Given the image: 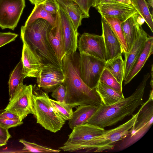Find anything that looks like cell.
<instances>
[{"label": "cell", "instance_id": "34", "mask_svg": "<svg viewBox=\"0 0 153 153\" xmlns=\"http://www.w3.org/2000/svg\"><path fill=\"white\" fill-rule=\"evenodd\" d=\"M76 3L88 18L89 10L91 7H94L95 0H72Z\"/></svg>", "mask_w": 153, "mask_h": 153}, {"label": "cell", "instance_id": "9", "mask_svg": "<svg viewBox=\"0 0 153 153\" xmlns=\"http://www.w3.org/2000/svg\"><path fill=\"white\" fill-rule=\"evenodd\" d=\"M106 61L85 53H80V76L83 82L91 89L97 86L105 68Z\"/></svg>", "mask_w": 153, "mask_h": 153}, {"label": "cell", "instance_id": "13", "mask_svg": "<svg viewBox=\"0 0 153 153\" xmlns=\"http://www.w3.org/2000/svg\"><path fill=\"white\" fill-rule=\"evenodd\" d=\"M58 14L64 38L65 54L73 53L77 48L78 33L71 21L59 5Z\"/></svg>", "mask_w": 153, "mask_h": 153}, {"label": "cell", "instance_id": "23", "mask_svg": "<svg viewBox=\"0 0 153 153\" xmlns=\"http://www.w3.org/2000/svg\"><path fill=\"white\" fill-rule=\"evenodd\" d=\"M95 90L101 100V104L108 105L123 99V92L115 91L99 81Z\"/></svg>", "mask_w": 153, "mask_h": 153}, {"label": "cell", "instance_id": "6", "mask_svg": "<svg viewBox=\"0 0 153 153\" xmlns=\"http://www.w3.org/2000/svg\"><path fill=\"white\" fill-rule=\"evenodd\" d=\"M137 114L138 112L133 115L128 120L118 127L105 130L102 134L93 137L82 146L81 151L85 150L87 152L94 150L93 152H96L112 149L116 143L127 136Z\"/></svg>", "mask_w": 153, "mask_h": 153}, {"label": "cell", "instance_id": "33", "mask_svg": "<svg viewBox=\"0 0 153 153\" xmlns=\"http://www.w3.org/2000/svg\"><path fill=\"white\" fill-rule=\"evenodd\" d=\"M42 4L44 8L48 12L55 15L58 14L59 6L56 0H45Z\"/></svg>", "mask_w": 153, "mask_h": 153}, {"label": "cell", "instance_id": "38", "mask_svg": "<svg viewBox=\"0 0 153 153\" xmlns=\"http://www.w3.org/2000/svg\"><path fill=\"white\" fill-rule=\"evenodd\" d=\"M11 137L8 129L4 128L0 125V138L7 142Z\"/></svg>", "mask_w": 153, "mask_h": 153}, {"label": "cell", "instance_id": "31", "mask_svg": "<svg viewBox=\"0 0 153 153\" xmlns=\"http://www.w3.org/2000/svg\"><path fill=\"white\" fill-rule=\"evenodd\" d=\"M99 81L115 91L122 92V85L105 68L100 76Z\"/></svg>", "mask_w": 153, "mask_h": 153}, {"label": "cell", "instance_id": "20", "mask_svg": "<svg viewBox=\"0 0 153 153\" xmlns=\"http://www.w3.org/2000/svg\"><path fill=\"white\" fill-rule=\"evenodd\" d=\"M153 37L148 35L143 50L123 80L124 85L129 83L140 71L149 56L153 54Z\"/></svg>", "mask_w": 153, "mask_h": 153}, {"label": "cell", "instance_id": "11", "mask_svg": "<svg viewBox=\"0 0 153 153\" xmlns=\"http://www.w3.org/2000/svg\"><path fill=\"white\" fill-rule=\"evenodd\" d=\"M79 53L94 56L102 61H107L105 48L102 36L85 33L78 41Z\"/></svg>", "mask_w": 153, "mask_h": 153}, {"label": "cell", "instance_id": "1", "mask_svg": "<svg viewBox=\"0 0 153 153\" xmlns=\"http://www.w3.org/2000/svg\"><path fill=\"white\" fill-rule=\"evenodd\" d=\"M80 53L65 54L62 60L65 75L63 85L66 89L65 103L72 108L81 105L99 106L100 98L95 89H91L81 78L79 71Z\"/></svg>", "mask_w": 153, "mask_h": 153}, {"label": "cell", "instance_id": "15", "mask_svg": "<svg viewBox=\"0 0 153 153\" xmlns=\"http://www.w3.org/2000/svg\"><path fill=\"white\" fill-rule=\"evenodd\" d=\"M148 35L140 26L137 31L131 47L128 52L124 53V77L126 78L136 59L142 51Z\"/></svg>", "mask_w": 153, "mask_h": 153}, {"label": "cell", "instance_id": "22", "mask_svg": "<svg viewBox=\"0 0 153 153\" xmlns=\"http://www.w3.org/2000/svg\"><path fill=\"white\" fill-rule=\"evenodd\" d=\"M98 107L90 105L78 106L73 112L72 117L68 121L69 128L72 130L77 126L86 123L96 112Z\"/></svg>", "mask_w": 153, "mask_h": 153}, {"label": "cell", "instance_id": "29", "mask_svg": "<svg viewBox=\"0 0 153 153\" xmlns=\"http://www.w3.org/2000/svg\"><path fill=\"white\" fill-rule=\"evenodd\" d=\"M19 142L24 146L22 150L27 152L58 153L61 151L60 150L53 149L29 142L24 139H20Z\"/></svg>", "mask_w": 153, "mask_h": 153}, {"label": "cell", "instance_id": "25", "mask_svg": "<svg viewBox=\"0 0 153 153\" xmlns=\"http://www.w3.org/2000/svg\"><path fill=\"white\" fill-rule=\"evenodd\" d=\"M23 66L21 59L16 66L10 75L8 82L9 100L13 96L18 86L23 83L26 77L23 71Z\"/></svg>", "mask_w": 153, "mask_h": 153}, {"label": "cell", "instance_id": "40", "mask_svg": "<svg viewBox=\"0 0 153 153\" xmlns=\"http://www.w3.org/2000/svg\"><path fill=\"white\" fill-rule=\"evenodd\" d=\"M117 2L126 4H131V0H115Z\"/></svg>", "mask_w": 153, "mask_h": 153}, {"label": "cell", "instance_id": "19", "mask_svg": "<svg viewBox=\"0 0 153 153\" xmlns=\"http://www.w3.org/2000/svg\"><path fill=\"white\" fill-rule=\"evenodd\" d=\"M144 22V20L137 13L122 22L121 26L128 51L133 43L139 27L142 26Z\"/></svg>", "mask_w": 153, "mask_h": 153}, {"label": "cell", "instance_id": "10", "mask_svg": "<svg viewBox=\"0 0 153 153\" xmlns=\"http://www.w3.org/2000/svg\"><path fill=\"white\" fill-rule=\"evenodd\" d=\"M25 7V0H0V27L13 30Z\"/></svg>", "mask_w": 153, "mask_h": 153}, {"label": "cell", "instance_id": "39", "mask_svg": "<svg viewBox=\"0 0 153 153\" xmlns=\"http://www.w3.org/2000/svg\"><path fill=\"white\" fill-rule=\"evenodd\" d=\"M118 3L115 0H95L94 7L102 4ZM119 3V2H118Z\"/></svg>", "mask_w": 153, "mask_h": 153}, {"label": "cell", "instance_id": "36", "mask_svg": "<svg viewBox=\"0 0 153 153\" xmlns=\"http://www.w3.org/2000/svg\"><path fill=\"white\" fill-rule=\"evenodd\" d=\"M23 123L22 121L19 119H6L0 118V125L5 128H9L15 127Z\"/></svg>", "mask_w": 153, "mask_h": 153}, {"label": "cell", "instance_id": "30", "mask_svg": "<svg viewBox=\"0 0 153 153\" xmlns=\"http://www.w3.org/2000/svg\"><path fill=\"white\" fill-rule=\"evenodd\" d=\"M49 100L59 114L65 121H69L71 118L73 111L70 105L50 98Z\"/></svg>", "mask_w": 153, "mask_h": 153}, {"label": "cell", "instance_id": "8", "mask_svg": "<svg viewBox=\"0 0 153 153\" xmlns=\"http://www.w3.org/2000/svg\"><path fill=\"white\" fill-rule=\"evenodd\" d=\"M33 88L32 85L20 84L4 110L17 115L20 121L28 114H33Z\"/></svg>", "mask_w": 153, "mask_h": 153}, {"label": "cell", "instance_id": "3", "mask_svg": "<svg viewBox=\"0 0 153 153\" xmlns=\"http://www.w3.org/2000/svg\"><path fill=\"white\" fill-rule=\"evenodd\" d=\"M43 19H38L21 28L20 37L26 44L42 59L44 64H50L62 68L47 38V33L52 27Z\"/></svg>", "mask_w": 153, "mask_h": 153}, {"label": "cell", "instance_id": "12", "mask_svg": "<svg viewBox=\"0 0 153 153\" xmlns=\"http://www.w3.org/2000/svg\"><path fill=\"white\" fill-rule=\"evenodd\" d=\"M36 79L37 86L48 93L63 83L65 75L62 68L45 64Z\"/></svg>", "mask_w": 153, "mask_h": 153}, {"label": "cell", "instance_id": "4", "mask_svg": "<svg viewBox=\"0 0 153 153\" xmlns=\"http://www.w3.org/2000/svg\"><path fill=\"white\" fill-rule=\"evenodd\" d=\"M48 93L36 84L33 86L32 100L33 115L37 123L45 129L55 133L61 130L65 121L53 106Z\"/></svg>", "mask_w": 153, "mask_h": 153}, {"label": "cell", "instance_id": "18", "mask_svg": "<svg viewBox=\"0 0 153 153\" xmlns=\"http://www.w3.org/2000/svg\"><path fill=\"white\" fill-rule=\"evenodd\" d=\"M47 38L58 60L62 65V60L65 52L58 13L56 24L48 30Z\"/></svg>", "mask_w": 153, "mask_h": 153}, {"label": "cell", "instance_id": "41", "mask_svg": "<svg viewBox=\"0 0 153 153\" xmlns=\"http://www.w3.org/2000/svg\"><path fill=\"white\" fill-rule=\"evenodd\" d=\"M31 3L35 5L42 3L45 0H29Z\"/></svg>", "mask_w": 153, "mask_h": 153}, {"label": "cell", "instance_id": "32", "mask_svg": "<svg viewBox=\"0 0 153 153\" xmlns=\"http://www.w3.org/2000/svg\"><path fill=\"white\" fill-rule=\"evenodd\" d=\"M52 92L51 96L56 101L65 102L66 89L63 83L59 85Z\"/></svg>", "mask_w": 153, "mask_h": 153}, {"label": "cell", "instance_id": "43", "mask_svg": "<svg viewBox=\"0 0 153 153\" xmlns=\"http://www.w3.org/2000/svg\"><path fill=\"white\" fill-rule=\"evenodd\" d=\"M148 4L152 7H153V0H148Z\"/></svg>", "mask_w": 153, "mask_h": 153}, {"label": "cell", "instance_id": "27", "mask_svg": "<svg viewBox=\"0 0 153 153\" xmlns=\"http://www.w3.org/2000/svg\"><path fill=\"white\" fill-rule=\"evenodd\" d=\"M116 36L121 45L123 53L128 52V49L125 41L121 24L118 19L109 16L103 17Z\"/></svg>", "mask_w": 153, "mask_h": 153}, {"label": "cell", "instance_id": "17", "mask_svg": "<svg viewBox=\"0 0 153 153\" xmlns=\"http://www.w3.org/2000/svg\"><path fill=\"white\" fill-rule=\"evenodd\" d=\"M101 24L107 61L122 56L123 52L120 44L103 17Z\"/></svg>", "mask_w": 153, "mask_h": 153}, {"label": "cell", "instance_id": "42", "mask_svg": "<svg viewBox=\"0 0 153 153\" xmlns=\"http://www.w3.org/2000/svg\"><path fill=\"white\" fill-rule=\"evenodd\" d=\"M7 144V142L0 138V146L5 145Z\"/></svg>", "mask_w": 153, "mask_h": 153}, {"label": "cell", "instance_id": "24", "mask_svg": "<svg viewBox=\"0 0 153 153\" xmlns=\"http://www.w3.org/2000/svg\"><path fill=\"white\" fill-rule=\"evenodd\" d=\"M57 14H53L48 12L44 8L42 3L36 4L24 25H28L36 20L40 19L45 20L53 27L56 24Z\"/></svg>", "mask_w": 153, "mask_h": 153}, {"label": "cell", "instance_id": "28", "mask_svg": "<svg viewBox=\"0 0 153 153\" xmlns=\"http://www.w3.org/2000/svg\"><path fill=\"white\" fill-rule=\"evenodd\" d=\"M131 4L144 20L153 32L152 15L149 11V5L145 0H131Z\"/></svg>", "mask_w": 153, "mask_h": 153}, {"label": "cell", "instance_id": "26", "mask_svg": "<svg viewBox=\"0 0 153 153\" xmlns=\"http://www.w3.org/2000/svg\"><path fill=\"white\" fill-rule=\"evenodd\" d=\"M105 68L114 77L121 85L124 79V60L122 56H119L105 62Z\"/></svg>", "mask_w": 153, "mask_h": 153}, {"label": "cell", "instance_id": "7", "mask_svg": "<svg viewBox=\"0 0 153 153\" xmlns=\"http://www.w3.org/2000/svg\"><path fill=\"white\" fill-rule=\"evenodd\" d=\"M69 135L67 141L59 149L64 152L80 151L82 146L93 137L103 133L104 128L85 123L75 127Z\"/></svg>", "mask_w": 153, "mask_h": 153}, {"label": "cell", "instance_id": "2", "mask_svg": "<svg viewBox=\"0 0 153 153\" xmlns=\"http://www.w3.org/2000/svg\"><path fill=\"white\" fill-rule=\"evenodd\" d=\"M149 73L145 75L135 91L129 96L108 105L101 104L86 123L104 128L116 125L126 117L133 114L144 103L143 97Z\"/></svg>", "mask_w": 153, "mask_h": 153}, {"label": "cell", "instance_id": "37", "mask_svg": "<svg viewBox=\"0 0 153 153\" xmlns=\"http://www.w3.org/2000/svg\"><path fill=\"white\" fill-rule=\"evenodd\" d=\"M0 118L10 120L19 119L17 115L4 110H0Z\"/></svg>", "mask_w": 153, "mask_h": 153}, {"label": "cell", "instance_id": "14", "mask_svg": "<svg viewBox=\"0 0 153 153\" xmlns=\"http://www.w3.org/2000/svg\"><path fill=\"white\" fill-rule=\"evenodd\" d=\"M95 8L101 14V17H113L118 19L122 22L138 13L132 4L118 2L101 4Z\"/></svg>", "mask_w": 153, "mask_h": 153}, {"label": "cell", "instance_id": "35", "mask_svg": "<svg viewBox=\"0 0 153 153\" xmlns=\"http://www.w3.org/2000/svg\"><path fill=\"white\" fill-rule=\"evenodd\" d=\"M18 36L10 32H0V48L14 41Z\"/></svg>", "mask_w": 153, "mask_h": 153}, {"label": "cell", "instance_id": "21", "mask_svg": "<svg viewBox=\"0 0 153 153\" xmlns=\"http://www.w3.org/2000/svg\"><path fill=\"white\" fill-rule=\"evenodd\" d=\"M59 5L68 15L76 31L82 24V19L88 18L78 4L72 0H56Z\"/></svg>", "mask_w": 153, "mask_h": 153}, {"label": "cell", "instance_id": "5", "mask_svg": "<svg viewBox=\"0 0 153 153\" xmlns=\"http://www.w3.org/2000/svg\"><path fill=\"white\" fill-rule=\"evenodd\" d=\"M153 122V90L150 91L148 100L141 105L134 124L127 136L119 143L118 149L121 151L133 145L146 133Z\"/></svg>", "mask_w": 153, "mask_h": 153}, {"label": "cell", "instance_id": "16", "mask_svg": "<svg viewBox=\"0 0 153 153\" xmlns=\"http://www.w3.org/2000/svg\"><path fill=\"white\" fill-rule=\"evenodd\" d=\"M21 59L23 71L27 77L36 78L45 64L40 57L24 43Z\"/></svg>", "mask_w": 153, "mask_h": 153}]
</instances>
